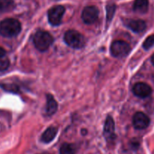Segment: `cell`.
I'll return each mask as SVG.
<instances>
[{"label": "cell", "mask_w": 154, "mask_h": 154, "mask_svg": "<svg viewBox=\"0 0 154 154\" xmlns=\"http://www.w3.org/2000/svg\"><path fill=\"white\" fill-rule=\"evenodd\" d=\"M20 30V23L16 19L7 18L0 22V35L3 37H14L19 34Z\"/></svg>", "instance_id": "1"}, {"label": "cell", "mask_w": 154, "mask_h": 154, "mask_svg": "<svg viewBox=\"0 0 154 154\" xmlns=\"http://www.w3.org/2000/svg\"><path fill=\"white\" fill-rule=\"evenodd\" d=\"M54 39L49 32L45 31H38L33 38L35 47L40 51H45L53 44Z\"/></svg>", "instance_id": "2"}, {"label": "cell", "mask_w": 154, "mask_h": 154, "mask_svg": "<svg viewBox=\"0 0 154 154\" xmlns=\"http://www.w3.org/2000/svg\"><path fill=\"white\" fill-rule=\"evenodd\" d=\"M64 41L69 47L79 49L85 45V38L75 30H69L64 35Z\"/></svg>", "instance_id": "3"}, {"label": "cell", "mask_w": 154, "mask_h": 154, "mask_svg": "<svg viewBox=\"0 0 154 154\" xmlns=\"http://www.w3.org/2000/svg\"><path fill=\"white\" fill-rule=\"evenodd\" d=\"M110 51L113 57L120 58L128 55L131 51V47L127 42L124 41L117 40L111 44Z\"/></svg>", "instance_id": "4"}, {"label": "cell", "mask_w": 154, "mask_h": 154, "mask_svg": "<svg viewBox=\"0 0 154 154\" xmlns=\"http://www.w3.org/2000/svg\"><path fill=\"white\" fill-rule=\"evenodd\" d=\"M65 13V8L63 5H56L48 11V20L52 26H59Z\"/></svg>", "instance_id": "5"}, {"label": "cell", "mask_w": 154, "mask_h": 154, "mask_svg": "<svg viewBox=\"0 0 154 154\" xmlns=\"http://www.w3.org/2000/svg\"><path fill=\"white\" fill-rule=\"evenodd\" d=\"M81 17L86 24L94 23L99 17V10L96 6H87L83 10Z\"/></svg>", "instance_id": "6"}, {"label": "cell", "mask_w": 154, "mask_h": 154, "mask_svg": "<svg viewBox=\"0 0 154 154\" xmlns=\"http://www.w3.org/2000/svg\"><path fill=\"white\" fill-rule=\"evenodd\" d=\"M134 127L136 129L142 130L146 129L150 124V119L143 112H137L133 116L132 119Z\"/></svg>", "instance_id": "7"}, {"label": "cell", "mask_w": 154, "mask_h": 154, "mask_svg": "<svg viewBox=\"0 0 154 154\" xmlns=\"http://www.w3.org/2000/svg\"><path fill=\"white\" fill-rule=\"evenodd\" d=\"M133 93L140 98H147L151 94L152 89L148 84L145 83H137L133 87Z\"/></svg>", "instance_id": "8"}, {"label": "cell", "mask_w": 154, "mask_h": 154, "mask_svg": "<svg viewBox=\"0 0 154 154\" xmlns=\"http://www.w3.org/2000/svg\"><path fill=\"white\" fill-rule=\"evenodd\" d=\"M125 25L136 33L142 32L146 29V23L142 20H126Z\"/></svg>", "instance_id": "9"}, {"label": "cell", "mask_w": 154, "mask_h": 154, "mask_svg": "<svg viewBox=\"0 0 154 154\" xmlns=\"http://www.w3.org/2000/svg\"><path fill=\"white\" fill-rule=\"evenodd\" d=\"M114 131H115V126H114V121L113 118L108 116L106 118L104 126V135L105 138L108 140H113L114 137Z\"/></svg>", "instance_id": "10"}, {"label": "cell", "mask_w": 154, "mask_h": 154, "mask_svg": "<svg viewBox=\"0 0 154 154\" xmlns=\"http://www.w3.org/2000/svg\"><path fill=\"white\" fill-rule=\"evenodd\" d=\"M57 102L51 95L47 96V105H46V114L48 116H51L56 113L57 110Z\"/></svg>", "instance_id": "11"}, {"label": "cell", "mask_w": 154, "mask_h": 154, "mask_svg": "<svg viewBox=\"0 0 154 154\" xmlns=\"http://www.w3.org/2000/svg\"><path fill=\"white\" fill-rule=\"evenodd\" d=\"M57 128L51 126L45 130L42 135V141L45 143H50L55 138L57 134Z\"/></svg>", "instance_id": "12"}, {"label": "cell", "mask_w": 154, "mask_h": 154, "mask_svg": "<svg viewBox=\"0 0 154 154\" xmlns=\"http://www.w3.org/2000/svg\"><path fill=\"white\" fill-rule=\"evenodd\" d=\"M149 7L148 0H135L134 2L133 9L138 13L144 14L147 11Z\"/></svg>", "instance_id": "13"}, {"label": "cell", "mask_w": 154, "mask_h": 154, "mask_svg": "<svg viewBox=\"0 0 154 154\" xmlns=\"http://www.w3.org/2000/svg\"><path fill=\"white\" fill-rule=\"evenodd\" d=\"M15 7V3L13 0H0V14L9 12Z\"/></svg>", "instance_id": "14"}, {"label": "cell", "mask_w": 154, "mask_h": 154, "mask_svg": "<svg viewBox=\"0 0 154 154\" xmlns=\"http://www.w3.org/2000/svg\"><path fill=\"white\" fill-rule=\"evenodd\" d=\"M60 154H75L76 148L72 144L65 143L60 147Z\"/></svg>", "instance_id": "15"}, {"label": "cell", "mask_w": 154, "mask_h": 154, "mask_svg": "<svg viewBox=\"0 0 154 154\" xmlns=\"http://www.w3.org/2000/svg\"><path fill=\"white\" fill-rule=\"evenodd\" d=\"M116 5L114 4H109L106 7L107 11V20L111 21L114 17V13H115Z\"/></svg>", "instance_id": "16"}, {"label": "cell", "mask_w": 154, "mask_h": 154, "mask_svg": "<svg viewBox=\"0 0 154 154\" xmlns=\"http://www.w3.org/2000/svg\"><path fill=\"white\" fill-rule=\"evenodd\" d=\"M154 45V35H151L146 38L143 44V48L145 50H148Z\"/></svg>", "instance_id": "17"}, {"label": "cell", "mask_w": 154, "mask_h": 154, "mask_svg": "<svg viewBox=\"0 0 154 154\" xmlns=\"http://www.w3.org/2000/svg\"><path fill=\"white\" fill-rule=\"evenodd\" d=\"M10 66V61L8 59H0V72L7 70Z\"/></svg>", "instance_id": "18"}, {"label": "cell", "mask_w": 154, "mask_h": 154, "mask_svg": "<svg viewBox=\"0 0 154 154\" xmlns=\"http://www.w3.org/2000/svg\"><path fill=\"white\" fill-rule=\"evenodd\" d=\"M2 88L4 89L5 90H7L9 92H13V93H17L18 87L15 85H0Z\"/></svg>", "instance_id": "19"}, {"label": "cell", "mask_w": 154, "mask_h": 154, "mask_svg": "<svg viewBox=\"0 0 154 154\" xmlns=\"http://www.w3.org/2000/svg\"><path fill=\"white\" fill-rule=\"evenodd\" d=\"M5 55V49H3L2 48L0 47V59L2 58Z\"/></svg>", "instance_id": "20"}, {"label": "cell", "mask_w": 154, "mask_h": 154, "mask_svg": "<svg viewBox=\"0 0 154 154\" xmlns=\"http://www.w3.org/2000/svg\"><path fill=\"white\" fill-rule=\"evenodd\" d=\"M151 62L154 66V54H153V56H152V57H151Z\"/></svg>", "instance_id": "21"}]
</instances>
